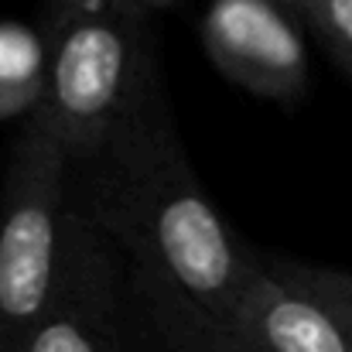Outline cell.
Returning <instances> with one entry per match:
<instances>
[{
    "label": "cell",
    "instance_id": "obj_1",
    "mask_svg": "<svg viewBox=\"0 0 352 352\" xmlns=\"http://www.w3.org/2000/svg\"><path fill=\"white\" fill-rule=\"evenodd\" d=\"M76 171L79 209L123 253L137 301L230 329L256 253L202 192L168 103L133 120Z\"/></svg>",
    "mask_w": 352,
    "mask_h": 352
},
{
    "label": "cell",
    "instance_id": "obj_2",
    "mask_svg": "<svg viewBox=\"0 0 352 352\" xmlns=\"http://www.w3.org/2000/svg\"><path fill=\"white\" fill-rule=\"evenodd\" d=\"M41 41L45 96L34 120L76 168L164 100L137 0H45Z\"/></svg>",
    "mask_w": 352,
    "mask_h": 352
},
{
    "label": "cell",
    "instance_id": "obj_3",
    "mask_svg": "<svg viewBox=\"0 0 352 352\" xmlns=\"http://www.w3.org/2000/svg\"><path fill=\"white\" fill-rule=\"evenodd\" d=\"M76 164L62 140L31 117L0 192V352H14L45 315L69 226Z\"/></svg>",
    "mask_w": 352,
    "mask_h": 352
},
{
    "label": "cell",
    "instance_id": "obj_4",
    "mask_svg": "<svg viewBox=\"0 0 352 352\" xmlns=\"http://www.w3.org/2000/svg\"><path fill=\"white\" fill-rule=\"evenodd\" d=\"M117 250L72 206L55 294L14 352H126V305Z\"/></svg>",
    "mask_w": 352,
    "mask_h": 352
},
{
    "label": "cell",
    "instance_id": "obj_5",
    "mask_svg": "<svg viewBox=\"0 0 352 352\" xmlns=\"http://www.w3.org/2000/svg\"><path fill=\"white\" fill-rule=\"evenodd\" d=\"M202 48L219 76L260 100L298 103L308 89L305 21L287 0H212Z\"/></svg>",
    "mask_w": 352,
    "mask_h": 352
},
{
    "label": "cell",
    "instance_id": "obj_6",
    "mask_svg": "<svg viewBox=\"0 0 352 352\" xmlns=\"http://www.w3.org/2000/svg\"><path fill=\"white\" fill-rule=\"evenodd\" d=\"M230 332L250 352H349L332 305L308 277V263L280 256L256 253Z\"/></svg>",
    "mask_w": 352,
    "mask_h": 352
},
{
    "label": "cell",
    "instance_id": "obj_7",
    "mask_svg": "<svg viewBox=\"0 0 352 352\" xmlns=\"http://www.w3.org/2000/svg\"><path fill=\"white\" fill-rule=\"evenodd\" d=\"M45 96V41L24 24H0V117H34Z\"/></svg>",
    "mask_w": 352,
    "mask_h": 352
},
{
    "label": "cell",
    "instance_id": "obj_8",
    "mask_svg": "<svg viewBox=\"0 0 352 352\" xmlns=\"http://www.w3.org/2000/svg\"><path fill=\"white\" fill-rule=\"evenodd\" d=\"M140 311L151 322L161 352H250L230 329L195 322V318H185V315H175V311H164L144 301H140Z\"/></svg>",
    "mask_w": 352,
    "mask_h": 352
},
{
    "label": "cell",
    "instance_id": "obj_9",
    "mask_svg": "<svg viewBox=\"0 0 352 352\" xmlns=\"http://www.w3.org/2000/svg\"><path fill=\"white\" fill-rule=\"evenodd\" d=\"M352 76V0H287Z\"/></svg>",
    "mask_w": 352,
    "mask_h": 352
},
{
    "label": "cell",
    "instance_id": "obj_10",
    "mask_svg": "<svg viewBox=\"0 0 352 352\" xmlns=\"http://www.w3.org/2000/svg\"><path fill=\"white\" fill-rule=\"evenodd\" d=\"M308 277L311 284L325 294V301L332 305L342 332H346V342L352 352V274L346 270H329V267H308Z\"/></svg>",
    "mask_w": 352,
    "mask_h": 352
},
{
    "label": "cell",
    "instance_id": "obj_11",
    "mask_svg": "<svg viewBox=\"0 0 352 352\" xmlns=\"http://www.w3.org/2000/svg\"><path fill=\"white\" fill-rule=\"evenodd\" d=\"M137 3L151 14V10H164V7H171V3H178V0H137Z\"/></svg>",
    "mask_w": 352,
    "mask_h": 352
}]
</instances>
